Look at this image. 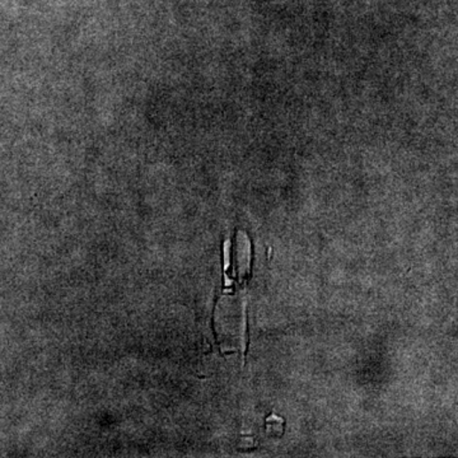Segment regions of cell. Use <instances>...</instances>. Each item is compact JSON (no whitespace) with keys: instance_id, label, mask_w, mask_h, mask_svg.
I'll list each match as a JSON object with an SVG mask.
<instances>
[{"instance_id":"1","label":"cell","mask_w":458,"mask_h":458,"mask_svg":"<svg viewBox=\"0 0 458 458\" xmlns=\"http://www.w3.org/2000/svg\"><path fill=\"white\" fill-rule=\"evenodd\" d=\"M250 241L244 232L237 235V270L239 278L246 280L250 274Z\"/></svg>"}]
</instances>
